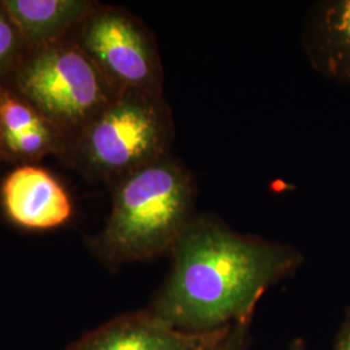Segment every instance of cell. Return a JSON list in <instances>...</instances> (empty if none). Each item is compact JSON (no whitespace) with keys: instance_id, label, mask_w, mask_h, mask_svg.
Returning <instances> with one entry per match:
<instances>
[{"instance_id":"obj_1","label":"cell","mask_w":350,"mask_h":350,"mask_svg":"<svg viewBox=\"0 0 350 350\" xmlns=\"http://www.w3.org/2000/svg\"><path fill=\"white\" fill-rule=\"evenodd\" d=\"M172 267L147 309L176 329L211 335L250 322L263 293L304 262L296 247L195 214L170 250Z\"/></svg>"},{"instance_id":"obj_15","label":"cell","mask_w":350,"mask_h":350,"mask_svg":"<svg viewBox=\"0 0 350 350\" xmlns=\"http://www.w3.org/2000/svg\"><path fill=\"white\" fill-rule=\"evenodd\" d=\"M289 350H306V347H305V342H304V340H301V338L295 340V341L291 344Z\"/></svg>"},{"instance_id":"obj_11","label":"cell","mask_w":350,"mask_h":350,"mask_svg":"<svg viewBox=\"0 0 350 350\" xmlns=\"http://www.w3.org/2000/svg\"><path fill=\"white\" fill-rule=\"evenodd\" d=\"M47 121L23 98L0 82V131L3 147Z\"/></svg>"},{"instance_id":"obj_12","label":"cell","mask_w":350,"mask_h":350,"mask_svg":"<svg viewBox=\"0 0 350 350\" xmlns=\"http://www.w3.org/2000/svg\"><path fill=\"white\" fill-rule=\"evenodd\" d=\"M27 47L20 29L0 0V82L12 73L25 55Z\"/></svg>"},{"instance_id":"obj_10","label":"cell","mask_w":350,"mask_h":350,"mask_svg":"<svg viewBox=\"0 0 350 350\" xmlns=\"http://www.w3.org/2000/svg\"><path fill=\"white\" fill-rule=\"evenodd\" d=\"M65 150L66 142L63 135L46 122L7 143L4 146V161L25 165L40 161L50 154L62 159Z\"/></svg>"},{"instance_id":"obj_5","label":"cell","mask_w":350,"mask_h":350,"mask_svg":"<svg viewBox=\"0 0 350 350\" xmlns=\"http://www.w3.org/2000/svg\"><path fill=\"white\" fill-rule=\"evenodd\" d=\"M70 39L118 92L163 95L165 75L157 39L135 14L96 1Z\"/></svg>"},{"instance_id":"obj_4","label":"cell","mask_w":350,"mask_h":350,"mask_svg":"<svg viewBox=\"0 0 350 350\" xmlns=\"http://www.w3.org/2000/svg\"><path fill=\"white\" fill-rule=\"evenodd\" d=\"M4 83L63 135L66 150L118 94L70 38L26 51Z\"/></svg>"},{"instance_id":"obj_2","label":"cell","mask_w":350,"mask_h":350,"mask_svg":"<svg viewBox=\"0 0 350 350\" xmlns=\"http://www.w3.org/2000/svg\"><path fill=\"white\" fill-rule=\"evenodd\" d=\"M111 191L107 222L88 241L91 253L111 270L170 253L196 214L195 176L173 153L120 179Z\"/></svg>"},{"instance_id":"obj_7","label":"cell","mask_w":350,"mask_h":350,"mask_svg":"<svg viewBox=\"0 0 350 350\" xmlns=\"http://www.w3.org/2000/svg\"><path fill=\"white\" fill-rule=\"evenodd\" d=\"M228 329L211 335L187 334L146 309L114 318L65 350H211L225 338Z\"/></svg>"},{"instance_id":"obj_3","label":"cell","mask_w":350,"mask_h":350,"mask_svg":"<svg viewBox=\"0 0 350 350\" xmlns=\"http://www.w3.org/2000/svg\"><path fill=\"white\" fill-rule=\"evenodd\" d=\"M173 112L165 95L118 92L65 150L62 161L92 183L120 179L172 154Z\"/></svg>"},{"instance_id":"obj_9","label":"cell","mask_w":350,"mask_h":350,"mask_svg":"<svg viewBox=\"0 0 350 350\" xmlns=\"http://www.w3.org/2000/svg\"><path fill=\"white\" fill-rule=\"evenodd\" d=\"M20 29L27 50L70 38L96 1L90 0H3Z\"/></svg>"},{"instance_id":"obj_8","label":"cell","mask_w":350,"mask_h":350,"mask_svg":"<svg viewBox=\"0 0 350 350\" xmlns=\"http://www.w3.org/2000/svg\"><path fill=\"white\" fill-rule=\"evenodd\" d=\"M301 47L317 73L350 88V0L315 1L304 18Z\"/></svg>"},{"instance_id":"obj_6","label":"cell","mask_w":350,"mask_h":350,"mask_svg":"<svg viewBox=\"0 0 350 350\" xmlns=\"http://www.w3.org/2000/svg\"><path fill=\"white\" fill-rule=\"evenodd\" d=\"M1 205L13 225L46 231L68 224L73 201L63 185L44 167L18 165L0 186Z\"/></svg>"},{"instance_id":"obj_16","label":"cell","mask_w":350,"mask_h":350,"mask_svg":"<svg viewBox=\"0 0 350 350\" xmlns=\"http://www.w3.org/2000/svg\"><path fill=\"white\" fill-rule=\"evenodd\" d=\"M4 161V147H3V138H1V131H0V163Z\"/></svg>"},{"instance_id":"obj_14","label":"cell","mask_w":350,"mask_h":350,"mask_svg":"<svg viewBox=\"0 0 350 350\" xmlns=\"http://www.w3.org/2000/svg\"><path fill=\"white\" fill-rule=\"evenodd\" d=\"M334 350H350V313L338 331Z\"/></svg>"},{"instance_id":"obj_13","label":"cell","mask_w":350,"mask_h":350,"mask_svg":"<svg viewBox=\"0 0 350 350\" xmlns=\"http://www.w3.org/2000/svg\"><path fill=\"white\" fill-rule=\"evenodd\" d=\"M250 322L232 325L225 338L211 350H247Z\"/></svg>"}]
</instances>
